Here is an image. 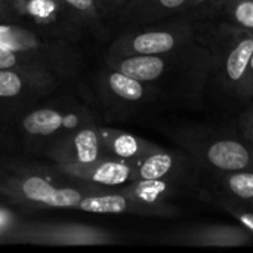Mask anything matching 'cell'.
Wrapping results in <instances>:
<instances>
[{"label":"cell","mask_w":253,"mask_h":253,"mask_svg":"<svg viewBox=\"0 0 253 253\" xmlns=\"http://www.w3.org/2000/svg\"><path fill=\"white\" fill-rule=\"evenodd\" d=\"M120 193L144 203H170L172 200L185 196L200 200H211L209 191L199 185L176 179H136L123 185Z\"/></svg>","instance_id":"8fae6325"},{"label":"cell","mask_w":253,"mask_h":253,"mask_svg":"<svg viewBox=\"0 0 253 253\" xmlns=\"http://www.w3.org/2000/svg\"><path fill=\"white\" fill-rule=\"evenodd\" d=\"M67 4L83 24H99L110 9L99 0H61Z\"/></svg>","instance_id":"ffe728a7"},{"label":"cell","mask_w":253,"mask_h":253,"mask_svg":"<svg viewBox=\"0 0 253 253\" xmlns=\"http://www.w3.org/2000/svg\"><path fill=\"white\" fill-rule=\"evenodd\" d=\"M105 82L108 89L114 93V96L125 102H144L150 101L153 96L160 93V89L157 86L139 82L116 70H110L105 74Z\"/></svg>","instance_id":"9a60e30c"},{"label":"cell","mask_w":253,"mask_h":253,"mask_svg":"<svg viewBox=\"0 0 253 253\" xmlns=\"http://www.w3.org/2000/svg\"><path fill=\"white\" fill-rule=\"evenodd\" d=\"M70 117L52 108H40L30 113L22 120V129L33 136H47L58 132Z\"/></svg>","instance_id":"ac0fdd59"},{"label":"cell","mask_w":253,"mask_h":253,"mask_svg":"<svg viewBox=\"0 0 253 253\" xmlns=\"http://www.w3.org/2000/svg\"><path fill=\"white\" fill-rule=\"evenodd\" d=\"M216 187L224 193L222 197L239 203H246L253 199V169L211 173Z\"/></svg>","instance_id":"e0dca14e"},{"label":"cell","mask_w":253,"mask_h":253,"mask_svg":"<svg viewBox=\"0 0 253 253\" xmlns=\"http://www.w3.org/2000/svg\"><path fill=\"white\" fill-rule=\"evenodd\" d=\"M216 21L239 30L253 31V0H224Z\"/></svg>","instance_id":"d6986e66"},{"label":"cell","mask_w":253,"mask_h":253,"mask_svg":"<svg viewBox=\"0 0 253 253\" xmlns=\"http://www.w3.org/2000/svg\"><path fill=\"white\" fill-rule=\"evenodd\" d=\"M242 205H245L246 208H249V209H252L253 211V199L252 200H249V202H246V203H242Z\"/></svg>","instance_id":"83f0119b"},{"label":"cell","mask_w":253,"mask_h":253,"mask_svg":"<svg viewBox=\"0 0 253 253\" xmlns=\"http://www.w3.org/2000/svg\"><path fill=\"white\" fill-rule=\"evenodd\" d=\"M58 169L77 179L108 187H123L136 181V162L113 157L92 163H58Z\"/></svg>","instance_id":"30bf717a"},{"label":"cell","mask_w":253,"mask_h":253,"mask_svg":"<svg viewBox=\"0 0 253 253\" xmlns=\"http://www.w3.org/2000/svg\"><path fill=\"white\" fill-rule=\"evenodd\" d=\"M202 40L213 55L215 80L225 92L240 98L253 53V31L234 28L222 21H208Z\"/></svg>","instance_id":"3957f363"},{"label":"cell","mask_w":253,"mask_h":253,"mask_svg":"<svg viewBox=\"0 0 253 253\" xmlns=\"http://www.w3.org/2000/svg\"><path fill=\"white\" fill-rule=\"evenodd\" d=\"M13 12L36 24V28L64 36L83 24L61 0H10Z\"/></svg>","instance_id":"ba28073f"},{"label":"cell","mask_w":253,"mask_h":253,"mask_svg":"<svg viewBox=\"0 0 253 253\" xmlns=\"http://www.w3.org/2000/svg\"><path fill=\"white\" fill-rule=\"evenodd\" d=\"M7 193L27 203L52 209H76L84 197L79 190L68 187L58 188L49 179L39 175L22 176L15 182H9Z\"/></svg>","instance_id":"8992f818"},{"label":"cell","mask_w":253,"mask_h":253,"mask_svg":"<svg viewBox=\"0 0 253 253\" xmlns=\"http://www.w3.org/2000/svg\"><path fill=\"white\" fill-rule=\"evenodd\" d=\"M99 1H102L108 9H120L127 0H99Z\"/></svg>","instance_id":"484cf974"},{"label":"cell","mask_w":253,"mask_h":253,"mask_svg":"<svg viewBox=\"0 0 253 253\" xmlns=\"http://www.w3.org/2000/svg\"><path fill=\"white\" fill-rule=\"evenodd\" d=\"M216 203H218L222 209H225L228 213H231V215L239 221L240 225H243L245 228H248V230L253 234L252 209L246 208L245 205H242V203H239V202H234V200H231V199H227V197H221V199L218 197V199H216Z\"/></svg>","instance_id":"603a6c76"},{"label":"cell","mask_w":253,"mask_h":253,"mask_svg":"<svg viewBox=\"0 0 253 253\" xmlns=\"http://www.w3.org/2000/svg\"><path fill=\"white\" fill-rule=\"evenodd\" d=\"M187 7L188 0H127L120 15L130 25H145L184 15Z\"/></svg>","instance_id":"4fadbf2b"},{"label":"cell","mask_w":253,"mask_h":253,"mask_svg":"<svg viewBox=\"0 0 253 253\" xmlns=\"http://www.w3.org/2000/svg\"><path fill=\"white\" fill-rule=\"evenodd\" d=\"M49 156L58 163H92L107 157L102 147L99 129L83 127L73 135L62 138Z\"/></svg>","instance_id":"7c38bea8"},{"label":"cell","mask_w":253,"mask_h":253,"mask_svg":"<svg viewBox=\"0 0 253 253\" xmlns=\"http://www.w3.org/2000/svg\"><path fill=\"white\" fill-rule=\"evenodd\" d=\"M237 125H239L240 136L246 142L253 145V102L239 116Z\"/></svg>","instance_id":"cb8c5ba5"},{"label":"cell","mask_w":253,"mask_h":253,"mask_svg":"<svg viewBox=\"0 0 253 253\" xmlns=\"http://www.w3.org/2000/svg\"><path fill=\"white\" fill-rule=\"evenodd\" d=\"M4 10H6V1L4 0H0V15L4 13Z\"/></svg>","instance_id":"4316f807"},{"label":"cell","mask_w":253,"mask_h":253,"mask_svg":"<svg viewBox=\"0 0 253 253\" xmlns=\"http://www.w3.org/2000/svg\"><path fill=\"white\" fill-rule=\"evenodd\" d=\"M0 44L28 55L52 73H68L74 65V55L64 43L16 24H0Z\"/></svg>","instance_id":"277c9868"},{"label":"cell","mask_w":253,"mask_h":253,"mask_svg":"<svg viewBox=\"0 0 253 253\" xmlns=\"http://www.w3.org/2000/svg\"><path fill=\"white\" fill-rule=\"evenodd\" d=\"M169 242L197 248H239L253 243V234L240 224H200L176 231Z\"/></svg>","instance_id":"52a82bcc"},{"label":"cell","mask_w":253,"mask_h":253,"mask_svg":"<svg viewBox=\"0 0 253 253\" xmlns=\"http://www.w3.org/2000/svg\"><path fill=\"white\" fill-rule=\"evenodd\" d=\"M77 209L90 213H132L160 218H175L181 213V211L172 203H144L120 191L99 196H84Z\"/></svg>","instance_id":"9c48e42d"},{"label":"cell","mask_w":253,"mask_h":253,"mask_svg":"<svg viewBox=\"0 0 253 253\" xmlns=\"http://www.w3.org/2000/svg\"><path fill=\"white\" fill-rule=\"evenodd\" d=\"M28 84L39 86L30 77L13 71V70H0V98L1 99H12L18 96Z\"/></svg>","instance_id":"44dd1931"},{"label":"cell","mask_w":253,"mask_h":253,"mask_svg":"<svg viewBox=\"0 0 253 253\" xmlns=\"http://www.w3.org/2000/svg\"><path fill=\"white\" fill-rule=\"evenodd\" d=\"M172 138L209 173L253 169V145L243 138L222 135L203 126L181 129Z\"/></svg>","instance_id":"7a4b0ae2"},{"label":"cell","mask_w":253,"mask_h":253,"mask_svg":"<svg viewBox=\"0 0 253 253\" xmlns=\"http://www.w3.org/2000/svg\"><path fill=\"white\" fill-rule=\"evenodd\" d=\"M240 99H246V101H252L253 99V53L245 74V80L242 84V90H240Z\"/></svg>","instance_id":"d4e9b609"},{"label":"cell","mask_w":253,"mask_h":253,"mask_svg":"<svg viewBox=\"0 0 253 253\" xmlns=\"http://www.w3.org/2000/svg\"><path fill=\"white\" fill-rule=\"evenodd\" d=\"M205 172L185 151L162 148L136 160V179H176L202 187V175Z\"/></svg>","instance_id":"5b68a950"},{"label":"cell","mask_w":253,"mask_h":253,"mask_svg":"<svg viewBox=\"0 0 253 253\" xmlns=\"http://www.w3.org/2000/svg\"><path fill=\"white\" fill-rule=\"evenodd\" d=\"M99 136L107 157L113 159L136 162L144 156L162 150V147H159L157 144H153L147 139L122 130L99 129Z\"/></svg>","instance_id":"5bb4252c"},{"label":"cell","mask_w":253,"mask_h":253,"mask_svg":"<svg viewBox=\"0 0 253 253\" xmlns=\"http://www.w3.org/2000/svg\"><path fill=\"white\" fill-rule=\"evenodd\" d=\"M0 70H13L36 82L39 86H47L52 82L53 73L39 61L18 50L0 44Z\"/></svg>","instance_id":"2e32d148"},{"label":"cell","mask_w":253,"mask_h":253,"mask_svg":"<svg viewBox=\"0 0 253 253\" xmlns=\"http://www.w3.org/2000/svg\"><path fill=\"white\" fill-rule=\"evenodd\" d=\"M224 0H188V16L200 21H216Z\"/></svg>","instance_id":"7402d4cb"},{"label":"cell","mask_w":253,"mask_h":253,"mask_svg":"<svg viewBox=\"0 0 253 253\" xmlns=\"http://www.w3.org/2000/svg\"><path fill=\"white\" fill-rule=\"evenodd\" d=\"M208 21L188 15L173 16L160 22L132 25L119 36L108 49V56L160 55L202 39Z\"/></svg>","instance_id":"6da1fadb"}]
</instances>
